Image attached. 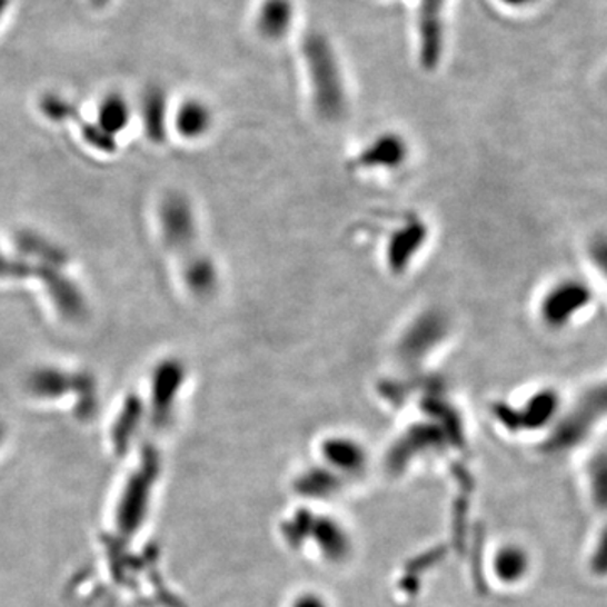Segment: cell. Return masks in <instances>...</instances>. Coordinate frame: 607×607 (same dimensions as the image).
<instances>
[{"instance_id": "1", "label": "cell", "mask_w": 607, "mask_h": 607, "mask_svg": "<svg viewBox=\"0 0 607 607\" xmlns=\"http://www.w3.org/2000/svg\"><path fill=\"white\" fill-rule=\"evenodd\" d=\"M300 53L312 107L326 122H338L348 112V88L335 44L326 32L311 29L302 36Z\"/></svg>"}, {"instance_id": "2", "label": "cell", "mask_w": 607, "mask_h": 607, "mask_svg": "<svg viewBox=\"0 0 607 607\" xmlns=\"http://www.w3.org/2000/svg\"><path fill=\"white\" fill-rule=\"evenodd\" d=\"M158 220L162 240L166 247L178 257L179 262L201 253L195 208L182 192H168L161 199Z\"/></svg>"}, {"instance_id": "3", "label": "cell", "mask_w": 607, "mask_h": 607, "mask_svg": "<svg viewBox=\"0 0 607 607\" xmlns=\"http://www.w3.org/2000/svg\"><path fill=\"white\" fill-rule=\"evenodd\" d=\"M29 394L44 400L74 395L81 416L97 409V381L87 371H70L57 367L36 368L26 380Z\"/></svg>"}, {"instance_id": "4", "label": "cell", "mask_w": 607, "mask_h": 607, "mask_svg": "<svg viewBox=\"0 0 607 607\" xmlns=\"http://www.w3.org/2000/svg\"><path fill=\"white\" fill-rule=\"evenodd\" d=\"M449 0H417V44L424 70L434 71L446 46V12Z\"/></svg>"}, {"instance_id": "5", "label": "cell", "mask_w": 607, "mask_h": 607, "mask_svg": "<svg viewBox=\"0 0 607 607\" xmlns=\"http://www.w3.org/2000/svg\"><path fill=\"white\" fill-rule=\"evenodd\" d=\"M447 336L446 316L440 311L422 312L401 332L397 351L401 360L419 361L434 351Z\"/></svg>"}, {"instance_id": "6", "label": "cell", "mask_w": 607, "mask_h": 607, "mask_svg": "<svg viewBox=\"0 0 607 607\" xmlns=\"http://www.w3.org/2000/svg\"><path fill=\"white\" fill-rule=\"evenodd\" d=\"M41 110L48 119L54 120V122H67V120L73 122L81 130L83 139L94 149L109 152V155L116 152V137L103 132L98 123L88 122L83 116H80V110L71 101L64 100L58 94H48L41 100Z\"/></svg>"}, {"instance_id": "7", "label": "cell", "mask_w": 607, "mask_h": 607, "mask_svg": "<svg viewBox=\"0 0 607 607\" xmlns=\"http://www.w3.org/2000/svg\"><path fill=\"white\" fill-rule=\"evenodd\" d=\"M426 223L420 220L405 221L390 235L387 243V263L390 272L404 273L416 260L427 241Z\"/></svg>"}, {"instance_id": "8", "label": "cell", "mask_w": 607, "mask_h": 607, "mask_svg": "<svg viewBox=\"0 0 607 607\" xmlns=\"http://www.w3.org/2000/svg\"><path fill=\"white\" fill-rule=\"evenodd\" d=\"M296 0H260L256 11V29L269 42L286 39L296 28Z\"/></svg>"}, {"instance_id": "9", "label": "cell", "mask_w": 607, "mask_h": 607, "mask_svg": "<svg viewBox=\"0 0 607 607\" xmlns=\"http://www.w3.org/2000/svg\"><path fill=\"white\" fill-rule=\"evenodd\" d=\"M409 159V143L400 133L375 137L358 156L357 165L365 169H397Z\"/></svg>"}, {"instance_id": "10", "label": "cell", "mask_w": 607, "mask_h": 607, "mask_svg": "<svg viewBox=\"0 0 607 607\" xmlns=\"http://www.w3.org/2000/svg\"><path fill=\"white\" fill-rule=\"evenodd\" d=\"M185 377V365L176 358H168L156 367L152 375V412L156 420H165L171 412Z\"/></svg>"}, {"instance_id": "11", "label": "cell", "mask_w": 607, "mask_h": 607, "mask_svg": "<svg viewBox=\"0 0 607 607\" xmlns=\"http://www.w3.org/2000/svg\"><path fill=\"white\" fill-rule=\"evenodd\" d=\"M181 276L186 289L199 300L213 297L220 283L217 266L207 251L181 262Z\"/></svg>"}, {"instance_id": "12", "label": "cell", "mask_w": 607, "mask_h": 607, "mask_svg": "<svg viewBox=\"0 0 607 607\" xmlns=\"http://www.w3.org/2000/svg\"><path fill=\"white\" fill-rule=\"evenodd\" d=\"M175 126L182 139H202L213 127V110L201 98H186L176 110Z\"/></svg>"}, {"instance_id": "13", "label": "cell", "mask_w": 607, "mask_h": 607, "mask_svg": "<svg viewBox=\"0 0 607 607\" xmlns=\"http://www.w3.org/2000/svg\"><path fill=\"white\" fill-rule=\"evenodd\" d=\"M16 247L19 248L22 256L26 259H36L38 263H44V266L57 267V269H64L70 262L68 253L63 247L54 243V241L46 238L44 235L36 233V231L24 230L16 233Z\"/></svg>"}, {"instance_id": "14", "label": "cell", "mask_w": 607, "mask_h": 607, "mask_svg": "<svg viewBox=\"0 0 607 607\" xmlns=\"http://www.w3.org/2000/svg\"><path fill=\"white\" fill-rule=\"evenodd\" d=\"M142 120L147 137L156 143L165 142L168 136V97L161 88H149L143 94Z\"/></svg>"}, {"instance_id": "15", "label": "cell", "mask_w": 607, "mask_h": 607, "mask_svg": "<svg viewBox=\"0 0 607 607\" xmlns=\"http://www.w3.org/2000/svg\"><path fill=\"white\" fill-rule=\"evenodd\" d=\"M130 113L132 110L123 94H107L98 107V127L109 136L116 137L129 126Z\"/></svg>"}, {"instance_id": "16", "label": "cell", "mask_w": 607, "mask_h": 607, "mask_svg": "<svg viewBox=\"0 0 607 607\" xmlns=\"http://www.w3.org/2000/svg\"><path fill=\"white\" fill-rule=\"evenodd\" d=\"M57 267L44 266V263L32 262L19 257H9L0 250V279H38L44 286Z\"/></svg>"}, {"instance_id": "17", "label": "cell", "mask_w": 607, "mask_h": 607, "mask_svg": "<svg viewBox=\"0 0 607 607\" xmlns=\"http://www.w3.org/2000/svg\"><path fill=\"white\" fill-rule=\"evenodd\" d=\"M322 452H325L326 459L332 466L346 469V471H355L365 461L364 447L355 442V440L345 439V437H336V439L328 440L326 446L322 447Z\"/></svg>"}, {"instance_id": "18", "label": "cell", "mask_w": 607, "mask_h": 607, "mask_svg": "<svg viewBox=\"0 0 607 607\" xmlns=\"http://www.w3.org/2000/svg\"><path fill=\"white\" fill-rule=\"evenodd\" d=\"M527 555L520 548L502 547L501 550L496 551L492 569L502 583H517L527 573Z\"/></svg>"}, {"instance_id": "19", "label": "cell", "mask_w": 607, "mask_h": 607, "mask_svg": "<svg viewBox=\"0 0 607 607\" xmlns=\"http://www.w3.org/2000/svg\"><path fill=\"white\" fill-rule=\"evenodd\" d=\"M140 416H142V401H140L139 397L132 395L123 404L122 412H120L119 420H117L116 427H113V437L119 442H123L127 436H129L130 430L136 429Z\"/></svg>"}, {"instance_id": "20", "label": "cell", "mask_w": 607, "mask_h": 607, "mask_svg": "<svg viewBox=\"0 0 607 607\" xmlns=\"http://www.w3.org/2000/svg\"><path fill=\"white\" fill-rule=\"evenodd\" d=\"M290 607H329V606H328V603H326V600L322 599L321 596H318V594L306 593V594H300V596H297L296 599L292 600V604H290Z\"/></svg>"}, {"instance_id": "21", "label": "cell", "mask_w": 607, "mask_h": 607, "mask_svg": "<svg viewBox=\"0 0 607 607\" xmlns=\"http://www.w3.org/2000/svg\"><path fill=\"white\" fill-rule=\"evenodd\" d=\"M498 2L505 8L514 9V11H524V9H530L531 6L537 4L538 0H498Z\"/></svg>"}, {"instance_id": "22", "label": "cell", "mask_w": 607, "mask_h": 607, "mask_svg": "<svg viewBox=\"0 0 607 607\" xmlns=\"http://www.w3.org/2000/svg\"><path fill=\"white\" fill-rule=\"evenodd\" d=\"M90 2H91V6H93V8H98V9L107 8V6L110 4V0H90Z\"/></svg>"}, {"instance_id": "23", "label": "cell", "mask_w": 607, "mask_h": 607, "mask_svg": "<svg viewBox=\"0 0 607 607\" xmlns=\"http://www.w3.org/2000/svg\"><path fill=\"white\" fill-rule=\"evenodd\" d=\"M6 432H8V430H6L4 422H2V420H0V446H2V442H4Z\"/></svg>"}]
</instances>
